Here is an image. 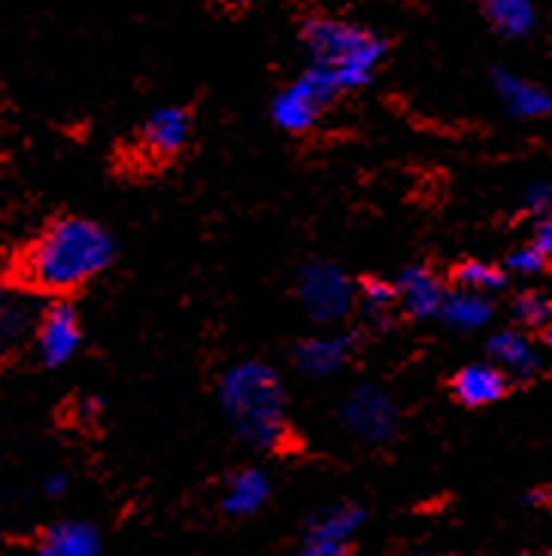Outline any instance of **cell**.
Listing matches in <instances>:
<instances>
[{
    "label": "cell",
    "mask_w": 552,
    "mask_h": 556,
    "mask_svg": "<svg viewBox=\"0 0 552 556\" xmlns=\"http://www.w3.org/2000/svg\"><path fill=\"white\" fill-rule=\"evenodd\" d=\"M113 258L116 241L104 226L82 216H64L25 250L18 274L40 292L64 295L106 271Z\"/></svg>",
    "instance_id": "obj_1"
},
{
    "label": "cell",
    "mask_w": 552,
    "mask_h": 556,
    "mask_svg": "<svg viewBox=\"0 0 552 556\" xmlns=\"http://www.w3.org/2000/svg\"><path fill=\"white\" fill-rule=\"evenodd\" d=\"M219 405L240 441L277 451L285 441L283 380L265 362H238L222 375Z\"/></svg>",
    "instance_id": "obj_2"
},
{
    "label": "cell",
    "mask_w": 552,
    "mask_h": 556,
    "mask_svg": "<svg viewBox=\"0 0 552 556\" xmlns=\"http://www.w3.org/2000/svg\"><path fill=\"white\" fill-rule=\"evenodd\" d=\"M300 43L310 64L325 71L341 94L368 86L388 52V43L376 30L331 15L307 18L300 25Z\"/></svg>",
    "instance_id": "obj_3"
},
{
    "label": "cell",
    "mask_w": 552,
    "mask_h": 556,
    "mask_svg": "<svg viewBox=\"0 0 552 556\" xmlns=\"http://www.w3.org/2000/svg\"><path fill=\"white\" fill-rule=\"evenodd\" d=\"M337 98H341V89L334 86V79L310 64L295 83L277 91V98L270 101V119L277 122V128H283L285 135H307L319 125L322 113Z\"/></svg>",
    "instance_id": "obj_4"
},
{
    "label": "cell",
    "mask_w": 552,
    "mask_h": 556,
    "mask_svg": "<svg viewBox=\"0 0 552 556\" xmlns=\"http://www.w3.org/2000/svg\"><path fill=\"white\" fill-rule=\"evenodd\" d=\"M356 283L334 262H307L298 274V301L304 314L316 323H341L356 307Z\"/></svg>",
    "instance_id": "obj_5"
},
{
    "label": "cell",
    "mask_w": 552,
    "mask_h": 556,
    "mask_svg": "<svg viewBox=\"0 0 552 556\" xmlns=\"http://www.w3.org/2000/svg\"><path fill=\"white\" fill-rule=\"evenodd\" d=\"M344 426L368 444H388L398 435V407L380 387H359L341 405Z\"/></svg>",
    "instance_id": "obj_6"
},
{
    "label": "cell",
    "mask_w": 552,
    "mask_h": 556,
    "mask_svg": "<svg viewBox=\"0 0 552 556\" xmlns=\"http://www.w3.org/2000/svg\"><path fill=\"white\" fill-rule=\"evenodd\" d=\"M82 341V329H79V316L70 304H52L37 326V350H40V362L49 368H61L74 359Z\"/></svg>",
    "instance_id": "obj_7"
},
{
    "label": "cell",
    "mask_w": 552,
    "mask_h": 556,
    "mask_svg": "<svg viewBox=\"0 0 552 556\" xmlns=\"http://www.w3.org/2000/svg\"><path fill=\"white\" fill-rule=\"evenodd\" d=\"M189 135H192L189 110L167 104L152 110L150 116H146L143 128H140V147L152 159H170V155L182 152V147L189 143Z\"/></svg>",
    "instance_id": "obj_8"
},
{
    "label": "cell",
    "mask_w": 552,
    "mask_h": 556,
    "mask_svg": "<svg viewBox=\"0 0 552 556\" xmlns=\"http://www.w3.org/2000/svg\"><path fill=\"white\" fill-rule=\"evenodd\" d=\"M492 86L510 116H516V119H543V116H550L552 94L538 83L513 74L508 67H495Z\"/></svg>",
    "instance_id": "obj_9"
},
{
    "label": "cell",
    "mask_w": 552,
    "mask_h": 556,
    "mask_svg": "<svg viewBox=\"0 0 552 556\" xmlns=\"http://www.w3.org/2000/svg\"><path fill=\"white\" fill-rule=\"evenodd\" d=\"M356 350V338L334 331V334H316L295 346V368L307 377H331L341 371Z\"/></svg>",
    "instance_id": "obj_10"
},
{
    "label": "cell",
    "mask_w": 552,
    "mask_h": 556,
    "mask_svg": "<svg viewBox=\"0 0 552 556\" xmlns=\"http://www.w3.org/2000/svg\"><path fill=\"white\" fill-rule=\"evenodd\" d=\"M444 295H447L444 283L425 265H410L398 274L395 299L401 301L403 314L413 316V319H432V316L440 314Z\"/></svg>",
    "instance_id": "obj_11"
},
{
    "label": "cell",
    "mask_w": 552,
    "mask_h": 556,
    "mask_svg": "<svg viewBox=\"0 0 552 556\" xmlns=\"http://www.w3.org/2000/svg\"><path fill=\"white\" fill-rule=\"evenodd\" d=\"M508 392V375L492 362H471L452 377V395L467 407H486Z\"/></svg>",
    "instance_id": "obj_12"
},
{
    "label": "cell",
    "mask_w": 552,
    "mask_h": 556,
    "mask_svg": "<svg viewBox=\"0 0 552 556\" xmlns=\"http://www.w3.org/2000/svg\"><path fill=\"white\" fill-rule=\"evenodd\" d=\"M489 359L498 371H504L510 377H535L540 371V353L535 350V344L525 338L523 331L504 329L489 338Z\"/></svg>",
    "instance_id": "obj_13"
},
{
    "label": "cell",
    "mask_w": 552,
    "mask_h": 556,
    "mask_svg": "<svg viewBox=\"0 0 552 556\" xmlns=\"http://www.w3.org/2000/svg\"><path fill=\"white\" fill-rule=\"evenodd\" d=\"M486 22L508 40H528L538 30V0H479Z\"/></svg>",
    "instance_id": "obj_14"
},
{
    "label": "cell",
    "mask_w": 552,
    "mask_h": 556,
    "mask_svg": "<svg viewBox=\"0 0 552 556\" xmlns=\"http://www.w3.org/2000/svg\"><path fill=\"white\" fill-rule=\"evenodd\" d=\"M37 556H101V535L91 523L61 520L46 529Z\"/></svg>",
    "instance_id": "obj_15"
},
{
    "label": "cell",
    "mask_w": 552,
    "mask_h": 556,
    "mask_svg": "<svg viewBox=\"0 0 552 556\" xmlns=\"http://www.w3.org/2000/svg\"><path fill=\"white\" fill-rule=\"evenodd\" d=\"M270 496V481L265 471L258 468H243L238 471L231 483H228V493L222 498V508L234 517H249L255 514Z\"/></svg>",
    "instance_id": "obj_16"
},
{
    "label": "cell",
    "mask_w": 552,
    "mask_h": 556,
    "mask_svg": "<svg viewBox=\"0 0 552 556\" xmlns=\"http://www.w3.org/2000/svg\"><path fill=\"white\" fill-rule=\"evenodd\" d=\"M449 329L455 331H477L483 329L489 319H492V301L486 295H477V292H449L444 295V304H440V314Z\"/></svg>",
    "instance_id": "obj_17"
},
{
    "label": "cell",
    "mask_w": 552,
    "mask_h": 556,
    "mask_svg": "<svg viewBox=\"0 0 552 556\" xmlns=\"http://www.w3.org/2000/svg\"><path fill=\"white\" fill-rule=\"evenodd\" d=\"M452 280H455L459 289H464V292H477V295H486V299H489L492 292L508 286V271L495 268L489 262L471 258V262H462V265L455 268Z\"/></svg>",
    "instance_id": "obj_18"
},
{
    "label": "cell",
    "mask_w": 552,
    "mask_h": 556,
    "mask_svg": "<svg viewBox=\"0 0 552 556\" xmlns=\"http://www.w3.org/2000/svg\"><path fill=\"white\" fill-rule=\"evenodd\" d=\"M513 314H516V319H519L523 326H528V329H547L552 316L550 295H547V292H525V295H519V301H516Z\"/></svg>",
    "instance_id": "obj_19"
},
{
    "label": "cell",
    "mask_w": 552,
    "mask_h": 556,
    "mask_svg": "<svg viewBox=\"0 0 552 556\" xmlns=\"http://www.w3.org/2000/svg\"><path fill=\"white\" fill-rule=\"evenodd\" d=\"M361 307H364V314L376 316V319H383V316L395 307V283H386V280H380V277H371V280H364L361 286Z\"/></svg>",
    "instance_id": "obj_20"
},
{
    "label": "cell",
    "mask_w": 552,
    "mask_h": 556,
    "mask_svg": "<svg viewBox=\"0 0 552 556\" xmlns=\"http://www.w3.org/2000/svg\"><path fill=\"white\" fill-rule=\"evenodd\" d=\"M547 268V256L538 253L531 243L528 247H519V250H513L508 256V271L513 274H523V277H535Z\"/></svg>",
    "instance_id": "obj_21"
},
{
    "label": "cell",
    "mask_w": 552,
    "mask_h": 556,
    "mask_svg": "<svg viewBox=\"0 0 552 556\" xmlns=\"http://www.w3.org/2000/svg\"><path fill=\"white\" fill-rule=\"evenodd\" d=\"M298 556H346V544L322 539V535H316V532H307L304 542H300Z\"/></svg>",
    "instance_id": "obj_22"
},
{
    "label": "cell",
    "mask_w": 552,
    "mask_h": 556,
    "mask_svg": "<svg viewBox=\"0 0 552 556\" xmlns=\"http://www.w3.org/2000/svg\"><path fill=\"white\" fill-rule=\"evenodd\" d=\"M550 204H552V189L547 180L531 182V186L525 189V207H528L531 213H538V216H543V219H547Z\"/></svg>",
    "instance_id": "obj_23"
},
{
    "label": "cell",
    "mask_w": 552,
    "mask_h": 556,
    "mask_svg": "<svg viewBox=\"0 0 552 556\" xmlns=\"http://www.w3.org/2000/svg\"><path fill=\"white\" fill-rule=\"evenodd\" d=\"M531 247L543 253V256L550 258L552 253V223L550 219H540L538 228H535V238H531Z\"/></svg>",
    "instance_id": "obj_24"
},
{
    "label": "cell",
    "mask_w": 552,
    "mask_h": 556,
    "mask_svg": "<svg viewBox=\"0 0 552 556\" xmlns=\"http://www.w3.org/2000/svg\"><path fill=\"white\" fill-rule=\"evenodd\" d=\"M64 486H67V478H64V475H52V478L46 481V493H49V496H61Z\"/></svg>",
    "instance_id": "obj_25"
},
{
    "label": "cell",
    "mask_w": 552,
    "mask_h": 556,
    "mask_svg": "<svg viewBox=\"0 0 552 556\" xmlns=\"http://www.w3.org/2000/svg\"><path fill=\"white\" fill-rule=\"evenodd\" d=\"M238 7H253V3H258V0H234Z\"/></svg>",
    "instance_id": "obj_26"
}]
</instances>
